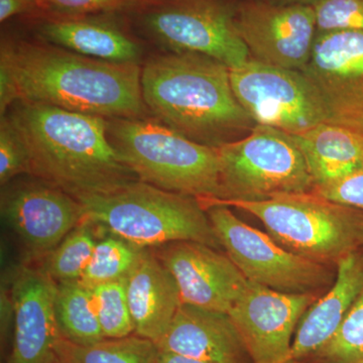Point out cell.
Listing matches in <instances>:
<instances>
[{
  "mask_svg": "<svg viewBox=\"0 0 363 363\" xmlns=\"http://www.w3.org/2000/svg\"><path fill=\"white\" fill-rule=\"evenodd\" d=\"M138 63L82 56L45 42L2 40L1 116L16 101L51 105L105 118H135L147 111Z\"/></svg>",
  "mask_w": 363,
  "mask_h": 363,
  "instance_id": "obj_1",
  "label": "cell"
},
{
  "mask_svg": "<svg viewBox=\"0 0 363 363\" xmlns=\"http://www.w3.org/2000/svg\"><path fill=\"white\" fill-rule=\"evenodd\" d=\"M4 116L25 147L30 175L77 200L138 181L109 140L108 118L28 101Z\"/></svg>",
  "mask_w": 363,
  "mask_h": 363,
  "instance_id": "obj_2",
  "label": "cell"
},
{
  "mask_svg": "<svg viewBox=\"0 0 363 363\" xmlns=\"http://www.w3.org/2000/svg\"><path fill=\"white\" fill-rule=\"evenodd\" d=\"M145 106L161 123L208 147L247 135L257 123L245 111L230 80V68L192 52L161 55L142 70Z\"/></svg>",
  "mask_w": 363,
  "mask_h": 363,
  "instance_id": "obj_3",
  "label": "cell"
},
{
  "mask_svg": "<svg viewBox=\"0 0 363 363\" xmlns=\"http://www.w3.org/2000/svg\"><path fill=\"white\" fill-rule=\"evenodd\" d=\"M78 201L84 209L85 220L136 247L149 250L195 241L222 250L206 209L193 196L135 181L111 193Z\"/></svg>",
  "mask_w": 363,
  "mask_h": 363,
  "instance_id": "obj_4",
  "label": "cell"
},
{
  "mask_svg": "<svg viewBox=\"0 0 363 363\" xmlns=\"http://www.w3.org/2000/svg\"><path fill=\"white\" fill-rule=\"evenodd\" d=\"M108 135L138 181L198 199H222L216 147L143 117L108 118Z\"/></svg>",
  "mask_w": 363,
  "mask_h": 363,
  "instance_id": "obj_5",
  "label": "cell"
},
{
  "mask_svg": "<svg viewBox=\"0 0 363 363\" xmlns=\"http://www.w3.org/2000/svg\"><path fill=\"white\" fill-rule=\"evenodd\" d=\"M257 217L279 245L296 255L335 264L363 248V212L315 193L289 195L266 201H214Z\"/></svg>",
  "mask_w": 363,
  "mask_h": 363,
  "instance_id": "obj_6",
  "label": "cell"
},
{
  "mask_svg": "<svg viewBox=\"0 0 363 363\" xmlns=\"http://www.w3.org/2000/svg\"><path fill=\"white\" fill-rule=\"evenodd\" d=\"M216 150L222 199L214 201H266L314 191L302 152L284 131L255 125Z\"/></svg>",
  "mask_w": 363,
  "mask_h": 363,
  "instance_id": "obj_7",
  "label": "cell"
},
{
  "mask_svg": "<svg viewBox=\"0 0 363 363\" xmlns=\"http://www.w3.org/2000/svg\"><path fill=\"white\" fill-rule=\"evenodd\" d=\"M238 0H143L133 11L150 37L175 52H192L233 69L250 59L235 25Z\"/></svg>",
  "mask_w": 363,
  "mask_h": 363,
  "instance_id": "obj_8",
  "label": "cell"
},
{
  "mask_svg": "<svg viewBox=\"0 0 363 363\" xmlns=\"http://www.w3.org/2000/svg\"><path fill=\"white\" fill-rule=\"evenodd\" d=\"M202 205L222 248L248 281L292 294H318L333 285L336 272L329 264L286 250L269 234L240 220L230 206L221 203Z\"/></svg>",
  "mask_w": 363,
  "mask_h": 363,
  "instance_id": "obj_9",
  "label": "cell"
},
{
  "mask_svg": "<svg viewBox=\"0 0 363 363\" xmlns=\"http://www.w3.org/2000/svg\"><path fill=\"white\" fill-rule=\"evenodd\" d=\"M230 80L234 94L257 125L297 135L328 123L317 91L302 71L250 58L230 69Z\"/></svg>",
  "mask_w": 363,
  "mask_h": 363,
  "instance_id": "obj_10",
  "label": "cell"
},
{
  "mask_svg": "<svg viewBox=\"0 0 363 363\" xmlns=\"http://www.w3.org/2000/svg\"><path fill=\"white\" fill-rule=\"evenodd\" d=\"M235 25L250 58L292 70L307 65L317 37L316 16L309 4L238 0Z\"/></svg>",
  "mask_w": 363,
  "mask_h": 363,
  "instance_id": "obj_11",
  "label": "cell"
},
{
  "mask_svg": "<svg viewBox=\"0 0 363 363\" xmlns=\"http://www.w3.org/2000/svg\"><path fill=\"white\" fill-rule=\"evenodd\" d=\"M328 123L363 133V30L317 33L302 70Z\"/></svg>",
  "mask_w": 363,
  "mask_h": 363,
  "instance_id": "obj_12",
  "label": "cell"
},
{
  "mask_svg": "<svg viewBox=\"0 0 363 363\" xmlns=\"http://www.w3.org/2000/svg\"><path fill=\"white\" fill-rule=\"evenodd\" d=\"M1 215L25 247L28 259H44L84 221L82 204L56 186L40 180L2 193Z\"/></svg>",
  "mask_w": 363,
  "mask_h": 363,
  "instance_id": "obj_13",
  "label": "cell"
},
{
  "mask_svg": "<svg viewBox=\"0 0 363 363\" xmlns=\"http://www.w3.org/2000/svg\"><path fill=\"white\" fill-rule=\"evenodd\" d=\"M319 294L272 290L250 281L247 292L229 312L253 363H291L293 336L301 318Z\"/></svg>",
  "mask_w": 363,
  "mask_h": 363,
  "instance_id": "obj_14",
  "label": "cell"
},
{
  "mask_svg": "<svg viewBox=\"0 0 363 363\" xmlns=\"http://www.w3.org/2000/svg\"><path fill=\"white\" fill-rule=\"evenodd\" d=\"M155 252L173 274L182 304L229 313L250 281L226 253L195 241H178Z\"/></svg>",
  "mask_w": 363,
  "mask_h": 363,
  "instance_id": "obj_15",
  "label": "cell"
},
{
  "mask_svg": "<svg viewBox=\"0 0 363 363\" xmlns=\"http://www.w3.org/2000/svg\"><path fill=\"white\" fill-rule=\"evenodd\" d=\"M11 283L13 350L7 363L57 362V281L40 267H23Z\"/></svg>",
  "mask_w": 363,
  "mask_h": 363,
  "instance_id": "obj_16",
  "label": "cell"
},
{
  "mask_svg": "<svg viewBox=\"0 0 363 363\" xmlns=\"http://www.w3.org/2000/svg\"><path fill=\"white\" fill-rule=\"evenodd\" d=\"M157 348L208 363H253L229 313L181 304Z\"/></svg>",
  "mask_w": 363,
  "mask_h": 363,
  "instance_id": "obj_17",
  "label": "cell"
},
{
  "mask_svg": "<svg viewBox=\"0 0 363 363\" xmlns=\"http://www.w3.org/2000/svg\"><path fill=\"white\" fill-rule=\"evenodd\" d=\"M363 290V248L336 264L333 285L301 318L290 351V362L313 357L333 338Z\"/></svg>",
  "mask_w": 363,
  "mask_h": 363,
  "instance_id": "obj_18",
  "label": "cell"
},
{
  "mask_svg": "<svg viewBox=\"0 0 363 363\" xmlns=\"http://www.w3.org/2000/svg\"><path fill=\"white\" fill-rule=\"evenodd\" d=\"M125 289L135 334L157 344L182 304L173 274L156 253L147 250L125 279Z\"/></svg>",
  "mask_w": 363,
  "mask_h": 363,
  "instance_id": "obj_19",
  "label": "cell"
},
{
  "mask_svg": "<svg viewBox=\"0 0 363 363\" xmlns=\"http://www.w3.org/2000/svg\"><path fill=\"white\" fill-rule=\"evenodd\" d=\"M98 16H40V39L89 58L138 63L140 45L113 21Z\"/></svg>",
  "mask_w": 363,
  "mask_h": 363,
  "instance_id": "obj_20",
  "label": "cell"
},
{
  "mask_svg": "<svg viewBox=\"0 0 363 363\" xmlns=\"http://www.w3.org/2000/svg\"><path fill=\"white\" fill-rule=\"evenodd\" d=\"M290 135L304 157L315 188L363 168V133L322 123Z\"/></svg>",
  "mask_w": 363,
  "mask_h": 363,
  "instance_id": "obj_21",
  "label": "cell"
},
{
  "mask_svg": "<svg viewBox=\"0 0 363 363\" xmlns=\"http://www.w3.org/2000/svg\"><path fill=\"white\" fill-rule=\"evenodd\" d=\"M55 312L60 336L78 345L104 340L92 289L79 281L57 283Z\"/></svg>",
  "mask_w": 363,
  "mask_h": 363,
  "instance_id": "obj_22",
  "label": "cell"
},
{
  "mask_svg": "<svg viewBox=\"0 0 363 363\" xmlns=\"http://www.w3.org/2000/svg\"><path fill=\"white\" fill-rule=\"evenodd\" d=\"M157 353L154 341L136 334L91 345H78L60 337L55 346L57 363H154Z\"/></svg>",
  "mask_w": 363,
  "mask_h": 363,
  "instance_id": "obj_23",
  "label": "cell"
},
{
  "mask_svg": "<svg viewBox=\"0 0 363 363\" xmlns=\"http://www.w3.org/2000/svg\"><path fill=\"white\" fill-rule=\"evenodd\" d=\"M147 250L128 240L104 233L98 238L94 252L80 283L93 289L95 286L123 281L128 278Z\"/></svg>",
  "mask_w": 363,
  "mask_h": 363,
  "instance_id": "obj_24",
  "label": "cell"
},
{
  "mask_svg": "<svg viewBox=\"0 0 363 363\" xmlns=\"http://www.w3.org/2000/svg\"><path fill=\"white\" fill-rule=\"evenodd\" d=\"M101 233V229L84 219L43 259L40 267L57 283L79 281L92 259L99 238L97 234Z\"/></svg>",
  "mask_w": 363,
  "mask_h": 363,
  "instance_id": "obj_25",
  "label": "cell"
},
{
  "mask_svg": "<svg viewBox=\"0 0 363 363\" xmlns=\"http://www.w3.org/2000/svg\"><path fill=\"white\" fill-rule=\"evenodd\" d=\"M92 292L105 339L124 338L135 334L126 297L125 279L95 286Z\"/></svg>",
  "mask_w": 363,
  "mask_h": 363,
  "instance_id": "obj_26",
  "label": "cell"
},
{
  "mask_svg": "<svg viewBox=\"0 0 363 363\" xmlns=\"http://www.w3.org/2000/svg\"><path fill=\"white\" fill-rule=\"evenodd\" d=\"M322 363L363 360V290L333 338L313 355Z\"/></svg>",
  "mask_w": 363,
  "mask_h": 363,
  "instance_id": "obj_27",
  "label": "cell"
},
{
  "mask_svg": "<svg viewBox=\"0 0 363 363\" xmlns=\"http://www.w3.org/2000/svg\"><path fill=\"white\" fill-rule=\"evenodd\" d=\"M40 16H82L133 11L143 0H35Z\"/></svg>",
  "mask_w": 363,
  "mask_h": 363,
  "instance_id": "obj_28",
  "label": "cell"
},
{
  "mask_svg": "<svg viewBox=\"0 0 363 363\" xmlns=\"http://www.w3.org/2000/svg\"><path fill=\"white\" fill-rule=\"evenodd\" d=\"M312 6L317 33L363 30V0H318Z\"/></svg>",
  "mask_w": 363,
  "mask_h": 363,
  "instance_id": "obj_29",
  "label": "cell"
},
{
  "mask_svg": "<svg viewBox=\"0 0 363 363\" xmlns=\"http://www.w3.org/2000/svg\"><path fill=\"white\" fill-rule=\"evenodd\" d=\"M30 174L28 155L6 116L0 123V184L6 186L16 176Z\"/></svg>",
  "mask_w": 363,
  "mask_h": 363,
  "instance_id": "obj_30",
  "label": "cell"
},
{
  "mask_svg": "<svg viewBox=\"0 0 363 363\" xmlns=\"http://www.w3.org/2000/svg\"><path fill=\"white\" fill-rule=\"evenodd\" d=\"M313 193L363 212V168L326 185L318 186Z\"/></svg>",
  "mask_w": 363,
  "mask_h": 363,
  "instance_id": "obj_31",
  "label": "cell"
},
{
  "mask_svg": "<svg viewBox=\"0 0 363 363\" xmlns=\"http://www.w3.org/2000/svg\"><path fill=\"white\" fill-rule=\"evenodd\" d=\"M21 14L37 16L38 9L35 0H0V23H6L11 18Z\"/></svg>",
  "mask_w": 363,
  "mask_h": 363,
  "instance_id": "obj_32",
  "label": "cell"
},
{
  "mask_svg": "<svg viewBox=\"0 0 363 363\" xmlns=\"http://www.w3.org/2000/svg\"><path fill=\"white\" fill-rule=\"evenodd\" d=\"M154 363H208L201 362V360L194 359L184 357V355L177 354V353L169 352V351L161 350L157 348L156 359Z\"/></svg>",
  "mask_w": 363,
  "mask_h": 363,
  "instance_id": "obj_33",
  "label": "cell"
},
{
  "mask_svg": "<svg viewBox=\"0 0 363 363\" xmlns=\"http://www.w3.org/2000/svg\"><path fill=\"white\" fill-rule=\"evenodd\" d=\"M264 1L274 2V4H309V6H312L318 0H264Z\"/></svg>",
  "mask_w": 363,
  "mask_h": 363,
  "instance_id": "obj_34",
  "label": "cell"
},
{
  "mask_svg": "<svg viewBox=\"0 0 363 363\" xmlns=\"http://www.w3.org/2000/svg\"><path fill=\"white\" fill-rule=\"evenodd\" d=\"M354 363H363V360H359V362H354Z\"/></svg>",
  "mask_w": 363,
  "mask_h": 363,
  "instance_id": "obj_35",
  "label": "cell"
}]
</instances>
